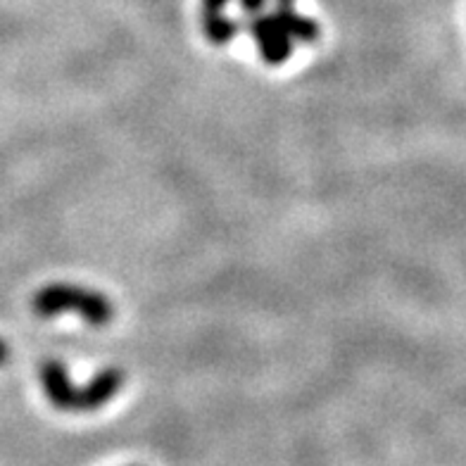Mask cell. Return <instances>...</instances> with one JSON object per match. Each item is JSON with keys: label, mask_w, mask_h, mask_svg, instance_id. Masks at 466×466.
Returning a JSON list of instances; mask_svg holds the SVG:
<instances>
[{"label": "cell", "mask_w": 466, "mask_h": 466, "mask_svg": "<svg viewBox=\"0 0 466 466\" xmlns=\"http://www.w3.org/2000/svg\"><path fill=\"white\" fill-rule=\"evenodd\" d=\"M41 386L50 405L62 411H91L107 405L124 388L122 369H105L98 376H93L86 386H74L65 364L57 360H46L41 364Z\"/></svg>", "instance_id": "6da1fadb"}, {"label": "cell", "mask_w": 466, "mask_h": 466, "mask_svg": "<svg viewBox=\"0 0 466 466\" xmlns=\"http://www.w3.org/2000/svg\"><path fill=\"white\" fill-rule=\"evenodd\" d=\"M31 307H34V314L44 317V319L62 317V314H76L96 329L107 326L115 317V307L107 300V295L88 290L84 286H72V283H50L34 295Z\"/></svg>", "instance_id": "7a4b0ae2"}, {"label": "cell", "mask_w": 466, "mask_h": 466, "mask_svg": "<svg viewBox=\"0 0 466 466\" xmlns=\"http://www.w3.org/2000/svg\"><path fill=\"white\" fill-rule=\"evenodd\" d=\"M248 31H250L252 41L258 46L259 57H262L264 65L279 67L293 53L295 41L290 38L286 25H283V17L279 10H274L269 15L259 13L248 19Z\"/></svg>", "instance_id": "3957f363"}, {"label": "cell", "mask_w": 466, "mask_h": 466, "mask_svg": "<svg viewBox=\"0 0 466 466\" xmlns=\"http://www.w3.org/2000/svg\"><path fill=\"white\" fill-rule=\"evenodd\" d=\"M200 22H203L205 38H208L209 44H215V46L231 44L240 31L238 22H236V19H228L224 13L200 15Z\"/></svg>", "instance_id": "277c9868"}, {"label": "cell", "mask_w": 466, "mask_h": 466, "mask_svg": "<svg viewBox=\"0 0 466 466\" xmlns=\"http://www.w3.org/2000/svg\"><path fill=\"white\" fill-rule=\"evenodd\" d=\"M240 10L248 15V17H255V15L264 13V7H267V0H238Z\"/></svg>", "instance_id": "5b68a950"}, {"label": "cell", "mask_w": 466, "mask_h": 466, "mask_svg": "<svg viewBox=\"0 0 466 466\" xmlns=\"http://www.w3.org/2000/svg\"><path fill=\"white\" fill-rule=\"evenodd\" d=\"M228 3H231V0H203V15L224 13V7H227Z\"/></svg>", "instance_id": "8992f818"}, {"label": "cell", "mask_w": 466, "mask_h": 466, "mask_svg": "<svg viewBox=\"0 0 466 466\" xmlns=\"http://www.w3.org/2000/svg\"><path fill=\"white\" fill-rule=\"evenodd\" d=\"M10 360V348H7V343L0 338V367Z\"/></svg>", "instance_id": "52a82bcc"}, {"label": "cell", "mask_w": 466, "mask_h": 466, "mask_svg": "<svg viewBox=\"0 0 466 466\" xmlns=\"http://www.w3.org/2000/svg\"><path fill=\"white\" fill-rule=\"evenodd\" d=\"M279 7H295V0H277Z\"/></svg>", "instance_id": "ba28073f"}]
</instances>
